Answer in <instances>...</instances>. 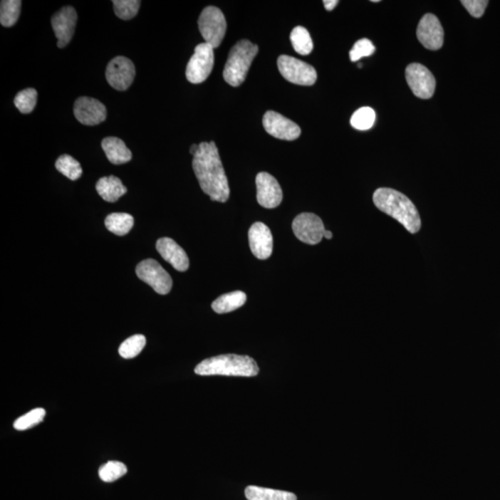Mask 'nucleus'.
<instances>
[{"mask_svg": "<svg viewBox=\"0 0 500 500\" xmlns=\"http://www.w3.org/2000/svg\"><path fill=\"white\" fill-rule=\"evenodd\" d=\"M56 169L58 170L61 174L66 176L70 180L76 181L81 177L83 174V170L81 165L73 157L64 154L61 155L57 160L55 163Z\"/></svg>", "mask_w": 500, "mask_h": 500, "instance_id": "a878e982", "label": "nucleus"}, {"mask_svg": "<svg viewBox=\"0 0 500 500\" xmlns=\"http://www.w3.org/2000/svg\"><path fill=\"white\" fill-rule=\"evenodd\" d=\"M375 119V111L372 108L363 107L355 111L350 119V125L360 131H366L373 127Z\"/></svg>", "mask_w": 500, "mask_h": 500, "instance_id": "bb28decb", "label": "nucleus"}, {"mask_svg": "<svg viewBox=\"0 0 500 500\" xmlns=\"http://www.w3.org/2000/svg\"><path fill=\"white\" fill-rule=\"evenodd\" d=\"M113 3L116 16L125 21L137 16L141 5L139 0H114Z\"/></svg>", "mask_w": 500, "mask_h": 500, "instance_id": "7c9ffc66", "label": "nucleus"}, {"mask_svg": "<svg viewBox=\"0 0 500 500\" xmlns=\"http://www.w3.org/2000/svg\"><path fill=\"white\" fill-rule=\"evenodd\" d=\"M199 150V145L194 144L192 146L190 147V154H192L193 156H194V154L197 152V150Z\"/></svg>", "mask_w": 500, "mask_h": 500, "instance_id": "c9c22d12", "label": "nucleus"}, {"mask_svg": "<svg viewBox=\"0 0 500 500\" xmlns=\"http://www.w3.org/2000/svg\"><path fill=\"white\" fill-rule=\"evenodd\" d=\"M74 116L83 125H98L107 118V109L103 103L95 98H79L73 107Z\"/></svg>", "mask_w": 500, "mask_h": 500, "instance_id": "4468645a", "label": "nucleus"}, {"mask_svg": "<svg viewBox=\"0 0 500 500\" xmlns=\"http://www.w3.org/2000/svg\"><path fill=\"white\" fill-rule=\"evenodd\" d=\"M146 343V338L143 335H132L120 345L119 354L125 359H132L144 350Z\"/></svg>", "mask_w": 500, "mask_h": 500, "instance_id": "cd10ccee", "label": "nucleus"}, {"mask_svg": "<svg viewBox=\"0 0 500 500\" xmlns=\"http://www.w3.org/2000/svg\"><path fill=\"white\" fill-rule=\"evenodd\" d=\"M246 301V295L242 291L227 293L212 302V310L219 314L228 313L242 307Z\"/></svg>", "mask_w": 500, "mask_h": 500, "instance_id": "412c9836", "label": "nucleus"}, {"mask_svg": "<svg viewBox=\"0 0 500 500\" xmlns=\"http://www.w3.org/2000/svg\"><path fill=\"white\" fill-rule=\"evenodd\" d=\"M338 0H324L323 5L326 11H332L338 6Z\"/></svg>", "mask_w": 500, "mask_h": 500, "instance_id": "f704fd0d", "label": "nucleus"}, {"mask_svg": "<svg viewBox=\"0 0 500 500\" xmlns=\"http://www.w3.org/2000/svg\"><path fill=\"white\" fill-rule=\"evenodd\" d=\"M37 102V91L35 88H26L20 91L14 98V105L20 113L29 114L35 110Z\"/></svg>", "mask_w": 500, "mask_h": 500, "instance_id": "c756f323", "label": "nucleus"}, {"mask_svg": "<svg viewBox=\"0 0 500 500\" xmlns=\"http://www.w3.org/2000/svg\"><path fill=\"white\" fill-rule=\"evenodd\" d=\"M323 237H324V239H333L332 231H328V230L324 231Z\"/></svg>", "mask_w": 500, "mask_h": 500, "instance_id": "e433bc0d", "label": "nucleus"}, {"mask_svg": "<svg viewBox=\"0 0 500 500\" xmlns=\"http://www.w3.org/2000/svg\"><path fill=\"white\" fill-rule=\"evenodd\" d=\"M77 14L71 6L60 9L51 18V26L58 39V46L63 48L72 40L77 24Z\"/></svg>", "mask_w": 500, "mask_h": 500, "instance_id": "dca6fc26", "label": "nucleus"}, {"mask_svg": "<svg viewBox=\"0 0 500 500\" xmlns=\"http://www.w3.org/2000/svg\"><path fill=\"white\" fill-rule=\"evenodd\" d=\"M373 199L376 208L400 222L410 234H416L421 229L418 209L405 194L392 188H378Z\"/></svg>", "mask_w": 500, "mask_h": 500, "instance_id": "f03ea898", "label": "nucleus"}, {"mask_svg": "<svg viewBox=\"0 0 500 500\" xmlns=\"http://www.w3.org/2000/svg\"><path fill=\"white\" fill-rule=\"evenodd\" d=\"M259 52V46L249 40H240L231 49L225 64L224 78L230 85L237 88L242 85L248 75L253 60Z\"/></svg>", "mask_w": 500, "mask_h": 500, "instance_id": "20e7f679", "label": "nucleus"}, {"mask_svg": "<svg viewBox=\"0 0 500 500\" xmlns=\"http://www.w3.org/2000/svg\"><path fill=\"white\" fill-rule=\"evenodd\" d=\"M21 0H3L0 5V23L4 27L14 26L21 14Z\"/></svg>", "mask_w": 500, "mask_h": 500, "instance_id": "393cba45", "label": "nucleus"}, {"mask_svg": "<svg viewBox=\"0 0 500 500\" xmlns=\"http://www.w3.org/2000/svg\"><path fill=\"white\" fill-rule=\"evenodd\" d=\"M245 495L248 500H296V496L291 492L255 486L246 487Z\"/></svg>", "mask_w": 500, "mask_h": 500, "instance_id": "4be33fe9", "label": "nucleus"}, {"mask_svg": "<svg viewBox=\"0 0 500 500\" xmlns=\"http://www.w3.org/2000/svg\"><path fill=\"white\" fill-rule=\"evenodd\" d=\"M45 416L46 410L42 409V407H37V409L31 410V412L18 418L14 422V427L18 431L28 430V429L32 428L33 426L42 422Z\"/></svg>", "mask_w": 500, "mask_h": 500, "instance_id": "2f4dec72", "label": "nucleus"}, {"mask_svg": "<svg viewBox=\"0 0 500 500\" xmlns=\"http://www.w3.org/2000/svg\"><path fill=\"white\" fill-rule=\"evenodd\" d=\"M256 185L258 202L264 208L274 209L282 202V188L273 175L268 172H259L256 177Z\"/></svg>", "mask_w": 500, "mask_h": 500, "instance_id": "2eb2a0df", "label": "nucleus"}, {"mask_svg": "<svg viewBox=\"0 0 500 500\" xmlns=\"http://www.w3.org/2000/svg\"><path fill=\"white\" fill-rule=\"evenodd\" d=\"M292 229L296 239L308 245H317L323 237V222L313 213H301L293 221Z\"/></svg>", "mask_w": 500, "mask_h": 500, "instance_id": "1a4fd4ad", "label": "nucleus"}, {"mask_svg": "<svg viewBox=\"0 0 500 500\" xmlns=\"http://www.w3.org/2000/svg\"><path fill=\"white\" fill-rule=\"evenodd\" d=\"M293 48L301 55H308L313 49V42L310 33L302 26H296L290 33Z\"/></svg>", "mask_w": 500, "mask_h": 500, "instance_id": "b1692460", "label": "nucleus"}, {"mask_svg": "<svg viewBox=\"0 0 500 500\" xmlns=\"http://www.w3.org/2000/svg\"><path fill=\"white\" fill-rule=\"evenodd\" d=\"M199 29L207 44L217 48L226 33L227 24L220 9L209 6L203 9L199 19Z\"/></svg>", "mask_w": 500, "mask_h": 500, "instance_id": "39448f33", "label": "nucleus"}, {"mask_svg": "<svg viewBox=\"0 0 500 500\" xmlns=\"http://www.w3.org/2000/svg\"><path fill=\"white\" fill-rule=\"evenodd\" d=\"M135 76V65L127 58L119 56L108 64L106 79L111 88L116 90H127L134 82Z\"/></svg>", "mask_w": 500, "mask_h": 500, "instance_id": "9b49d317", "label": "nucleus"}, {"mask_svg": "<svg viewBox=\"0 0 500 500\" xmlns=\"http://www.w3.org/2000/svg\"><path fill=\"white\" fill-rule=\"evenodd\" d=\"M192 166L200 187L212 202L224 203L229 199V184L214 142L199 144Z\"/></svg>", "mask_w": 500, "mask_h": 500, "instance_id": "f257e3e1", "label": "nucleus"}, {"mask_svg": "<svg viewBox=\"0 0 500 500\" xmlns=\"http://www.w3.org/2000/svg\"><path fill=\"white\" fill-rule=\"evenodd\" d=\"M375 46L369 39L363 38L355 43L350 51V61L353 63L360 61L361 58L369 57L375 53Z\"/></svg>", "mask_w": 500, "mask_h": 500, "instance_id": "473e14b6", "label": "nucleus"}, {"mask_svg": "<svg viewBox=\"0 0 500 500\" xmlns=\"http://www.w3.org/2000/svg\"><path fill=\"white\" fill-rule=\"evenodd\" d=\"M262 122L269 135L282 140H296L301 135V129L296 123L276 111H267Z\"/></svg>", "mask_w": 500, "mask_h": 500, "instance_id": "f8f14e48", "label": "nucleus"}, {"mask_svg": "<svg viewBox=\"0 0 500 500\" xmlns=\"http://www.w3.org/2000/svg\"><path fill=\"white\" fill-rule=\"evenodd\" d=\"M101 147L108 160L113 165H123L132 160L131 150L126 147L122 139L113 137L104 138L101 142Z\"/></svg>", "mask_w": 500, "mask_h": 500, "instance_id": "6ab92c4d", "label": "nucleus"}, {"mask_svg": "<svg viewBox=\"0 0 500 500\" xmlns=\"http://www.w3.org/2000/svg\"><path fill=\"white\" fill-rule=\"evenodd\" d=\"M211 45L204 42L197 45L194 53L191 57L185 71L188 81L192 83H202L212 73L214 65V52Z\"/></svg>", "mask_w": 500, "mask_h": 500, "instance_id": "0eeeda50", "label": "nucleus"}, {"mask_svg": "<svg viewBox=\"0 0 500 500\" xmlns=\"http://www.w3.org/2000/svg\"><path fill=\"white\" fill-rule=\"evenodd\" d=\"M250 249L259 259H267L273 253L274 239L267 225L255 222L249 231Z\"/></svg>", "mask_w": 500, "mask_h": 500, "instance_id": "f3484780", "label": "nucleus"}, {"mask_svg": "<svg viewBox=\"0 0 500 500\" xmlns=\"http://www.w3.org/2000/svg\"><path fill=\"white\" fill-rule=\"evenodd\" d=\"M277 66L283 78L295 85H313L317 81L316 70L291 56H279Z\"/></svg>", "mask_w": 500, "mask_h": 500, "instance_id": "423d86ee", "label": "nucleus"}, {"mask_svg": "<svg viewBox=\"0 0 500 500\" xmlns=\"http://www.w3.org/2000/svg\"><path fill=\"white\" fill-rule=\"evenodd\" d=\"M259 372L257 363L249 356L220 355L204 360L194 368L197 375L202 376L225 375L253 377Z\"/></svg>", "mask_w": 500, "mask_h": 500, "instance_id": "7ed1b4c3", "label": "nucleus"}, {"mask_svg": "<svg viewBox=\"0 0 500 500\" xmlns=\"http://www.w3.org/2000/svg\"><path fill=\"white\" fill-rule=\"evenodd\" d=\"M135 273L139 279L152 287L160 295H167L172 286V277L155 259H147L137 264Z\"/></svg>", "mask_w": 500, "mask_h": 500, "instance_id": "6e6552de", "label": "nucleus"}, {"mask_svg": "<svg viewBox=\"0 0 500 500\" xmlns=\"http://www.w3.org/2000/svg\"><path fill=\"white\" fill-rule=\"evenodd\" d=\"M126 472H127V467L125 464L123 462L111 461L101 466L98 475L105 483H111L120 479L126 474Z\"/></svg>", "mask_w": 500, "mask_h": 500, "instance_id": "c85d7f7f", "label": "nucleus"}, {"mask_svg": "<svg viewBox=\"0 0 500 500\" xmlns=\"http://www.w3.org/2000/svg\"><path fill=\"white\" fill-rule=\"evenodd\" d=\"M417 37L425 48L438 51L444 44V30L434 14H425L417 27Z\"/></svg>", "mask_w": 500, "mask_h": 500, "instance_id": "ddd939ff", "label": "nucleus"}, {"mask_svg": "<svg viewBox=\"0 0 500 500\" xmlns=\"http://www.w3.org/2000/svg\"><path fill=\"white\" fill-rule=\"evenodd\" d=\"M156 249L160 256L178 271H185L189 268V259L184 250L169 237L157 241Z\"/></svg>", "mask_w": 500, "mask_h": 500, "instance_id": "a211bd4d", "label": "nucleus"}, {"mask_svg": "<svg viewBox=\"0 0 500 500\" xmlns=\"http://www.w3.org/2000/svg\"><path fill=\"white\" fill-rule=\"evenodd\" d=\"M461 3L472 17L481 18L489 2L486 0H462Z\"/></svg>", "mask_w": 500, "mask_h": 500, "instance_id": "72a5a7b5", "label": "nucleus"}, {"mask_svg": "<svg viewBox=\"0 0 500 500\" xmlns=\"http://www.w3.org/2000/svg\"><path fill=\"white\" fill-rule=\"evenodd\" d=\"M134 222V217L128 213L115 212L107 216L105 225L111 233L123 236L132 230Z\"/></svg>", "mask_w": 500, "mask_h": 500, "instance_id": "5701e85b", "label": "nucleus"}, {"mask_svg": "<svg viewBox=\"0 0 500 500\" xmlns=\"http://www.w3.org/2000/svg\"><path fill=\"white\" fill-rule=\"evenodd\" d=\"M406 80L410 88L417 98L428 100L433 97L435 82L433 73L420 63H412L406 68Z\"/></svg>", "mask_w": 500, "mask_h": 500, "instance_id": "9d476101", "label": "nucleus"}, {"mask_svg": "<svg viewBox=\"0 0 500 500\" xmlns=\"http://www.w3.org/2000/svg\"><path fill=\"white\" fill-rule=\"evenodd\" d=\"M98 194L107 202H116L117 200L127 192V188L116 176L110 175L102 177L95 184Z\"/></svg>", "mask_w": 500, "mask_h": 500, "instance_id": "aec40b11", "label": "nucleus"}]
</instances>
